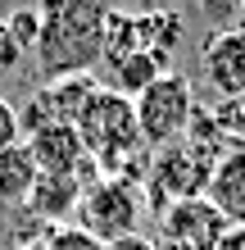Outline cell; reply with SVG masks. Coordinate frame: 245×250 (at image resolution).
<instances>
[{
  "instance_id": "6da1fadb",
  "label": "cell",
  "mask_w": 245,
  "mask_h": 250,
  "mask_svg": "<svg viewBox=\"0 0 245 250\" xmlns=\"http://www.w3.org/2000/svg\"><path fill=\"white\" fill-rule=\"evenodd\" d=\"M37 68L46 82L82 78L105 60V5L91 0H55L41 9V37H37Z\"/></svg>"
},
{
  "instance_id": "7a4b0ae2",
  "label": "cell",
  "mask_w": 245,
  "mask_h": 250,
  "mask_svg": "<svg viewBox=\"0 0 245 250\" xmlns=\"http://www.w3.org/2000/svg\"><path fill=\"white\" fill-rule=\"evenodd\" d=\"M73 127H77L86 155L100 164V173H105V178H118L123 164L136 155V146H141L132 100L118 96V91H109V86H95V96L86 100V109L77 114Z\"/></svg>"
},
{
  "instance_id": "3957f363",
  "label": "cell",
  "mask_w": 245,
  "mask_h": 250,
  "mask_svg": "<svg viewBox=\"0 0 245 250\" xmlns=\"http://www.w3.org/2000/svg\"><path fill=\"white\" fill-rule=\"evenodd\" d=\"M132 109H136L141 146L164 150V146L191 137V123H195V86H191L186 73L168 68L159 82H150L146 91L132 100Z\"/></svg>"
},
{
  "instance_id": "277c9868",
  "label": "cell",
  "mask_w": 245,
  "mask_h": 250,
  "mask_svg": "<svg viewBox=\"0 0 245 250\" xmlns=\"http://www.w3.org/2000/svg\"><path fill=\"white\" fill-rule=\"evenodd\" d=\"M141 187L136 178H100L82 191V205H77V228L91 232L95 241H123V237H136V223H141Z\"/></svg>"
},
{
  "instance_id": "5b68a950",
  "label": "cell",
  "mask_w": 245,
  "mask_h": 250,
  "mask_svg": "<svg viewBox=\"0 0 245 250\" xmlns=\"http://www.w3.org/2000/svg\"><path fill=\"white\" fill-rule=\"evenodd\" d=\"M213 164H218V159H213L209 146H200L195 137H182V141L164 146V150H154V159H150L154 200H164V209H168V205H177V200L205 196V187L213 178Z\"/></svg>"
},
{
  "instance_id": "8992f818",
  "label": "cell",
  "mask_w": 245,
  "mask_h": 250,
  "mask_svg": "<svg viewBox=\"0 0 245 250\" xmlns=\"http://www.w3.org/2000/svg\"><path fill=\"white\" fill-rule=\"evenodd\" d=\"M200 78L223 105L245 100V23L213 27L200 46Z\"/></svg>"
},
{
  "instance_id": "52a82bcc",
  "label": "cell",
  "mask_w": 245,
  "mask_h": 250,
  "mask_svg": "<svg viewBox=\"0 0 245 250\" xmlns=\"http://www.w3.org/2000/svg\"><path fill=\"white\" fill-rule=\"evenodd\" d=\"M227 232L232 228L223 223V214L213 209L205 196L177 200V205L164 209V241L177 246V250H218V241Z\"/></svg>"
},
{
  "instance_id": "ba28073f",
  "label": "cell",
  "mask_w": 245,
  "mask_h": 250,
  "mask_svg": "<svg viewBox=\"0 0 245 250\" xmlns=\"http://www.w3.org/2000/svg\"><path fill=\"white\" fill-rule=\"evenodd\" d=\"M205 200L223 214L227 228H245V141L227 146L213 164V178L205 187Z\"/></svg>"
},
{
  "instance_id": "9c48e42d",
  "label": "cell",
  "mask_w": 245,
  "mask_h": 250,
  "mask_svg": "<svg viewBox=\"0 0 245 250\" xmlns=\"http://www.w3.org/2000/svg\"><path fill=\"white\" fill-rule=\"evenodd\" d=\"M23 146L32 155L37 173H73L77 178V168L86 164V146L73 123H50V127L32 132V137H23Z\"/></svg>"
},
{
  "instance_id": "30bf717a",
  "label": "cell",
  "mask_w": 245,
  "mask_h": 250,
  "mask_svg": "<svg viewBox=\"0 0 245 250\" xmlns=\"http://www.w3.org/2000/svg\"><path fill=\"white\" fill-rule=\"evenodd\" d=\"M82 182L73 173H41L32 196H27V209L32 218H41L46 228H64V218H77V205H82Z\"/></svg>"
},
{
  "instance_id": "8fae6325",
  "label": "cell",
  "mask_w": 245,
  "mask_h": 250,
  "mask_svg": "<svg viewBox=\"0 0 245 250\" xmlns=\"http://www.w3.org/2000/svg\"><path fill=\"white\" fill-rule=\"evenodd\" d=\"M95 86L100 78L95 73H82V78H59V82H46V86H37V100H41V109L50 114V123H77V114L86 109V100L95 96Z\"/></svg>"
},
{
  "instance_id": "7c38bea8",
  "label": "cell",
  "mask_w": 245,
  "mask_h": 250,
  "mask_svg": "<svg viewBox=\"0 0 245 250\" xmlns=\"http://www.w3.org/2000/svg\"><path fill=\"white\" fill-rule=\"evenodd\" d=\"M164 73H168V60H159L154 50H136V55H127V60L109 64V91L136 100L150 82H159Z\"/></svg>"
},
{
  "instance_id": "4fadbf2b",
  "label": "cell",
  "mask_w": 245,
  "mask_h": 250,
  "mask_svg": "<svg viewBox=\"0 0 245 250\" xmlns=\"http://www.w3.org/2000/svg\"><path fill=\"white\" fill-rule=\"evenodd\" d=\"M37 164L32 155H27V146H9V150H0V205H27V196H32L37 187Z\"/></svg>"
},
{
  "instance_id": "5bb4252c",
  "label": "cell",
  "mask_w": 245,
  "mask_h": 250,
  "mask_svg": "<svg viewBox=\"0 0 245 250\" xmlns=\"http://www.w3.org/2000/svg\"><path fill=\"white\" fill-rule=\"evenodd\" d=\"M5 27H9L14 46H19L23 55L37 50V37H41V9H14V14H5Z\"/></svg>"
},
{
  "instance_id": "9a60e30c",
  "label": "cell",
  "mask_w": 245,
  "mask_h": 250,
  "mask_svg": "<svg viewBox=\"0 0 245 250\" xmlns=\"http://www.w3.org/2000/svg\"><path fill=\"white\" fill-rule=\"evenodd\" d=\"M41 250H105V241H95L91 232H82L77 223H64V228H50Z\"/></svg>"
},
{
  "instance_id": "2e32d148",
  "label": "cell",
  "mask_w": 245,
  "mask_h": 250,
  "mask_svg": "<svg viewBox=\"0 0 245 250\" xmlns=\"http://www.w3.org/2000/svg\"><path fill=\"white\" fill-rule=\"evenodd\" d=\"M19 141H23V132H19V105L0 96V150H9V146H19Z\"/></svg>"
},
{
  "instance_id": "e0dca14e",
  "label": "cell",
  "mask_w": 245,
  "mask_h": 250,
  "mask_svg": "<svg viewBox=\"0 0 245 250\" xmlns=\"http://www.w3.org/2000/svg\"><path fill=\"white\" fill-rule=\"evenodd\" d=\"M23 64V50L14 46V37H9V27H5V19H0V73H14Z\"/></svg>"
},
{
  "instance_id": "ac0fdd59",
  "label": "cell",
  "mask_w": 245,
  "mask_h": 250,
  "mask_svg": "<svg viewBox=\"0 0 245 250\" xmlns=\"http://www.w3.org/2000/svg\"><path fill=\"white\" fill-rule=\"evenodd\" d=\"M105 250H159V246H154V241H146V237H141V232H136V237H123V241H109Z\"/></svg>"
},
{
  "instance_id": "d6986e66",
  "label": "cell",
  "mask_w": 245,
  "mask_h": 250,
  "mask_svg": "<svg viewBox=\"0 0 245 250\" xmlns=\"http://www.w3.org/2000/svg\"><path fill=\"white\" fill-rule=\"evenodd\" d=\"M241 137H245V100H241Z\"/></svg>"
},
{
  "instance_id": "ffe728a7",
  "label": "cell",
  "mask_w": 245,
  "mask_h": 250,
  "mask_svg": "<svg viewBox=\"0 0 245 250\" xmlns=\"http://www.w3.org/2000/svg\"><path fill=\"white\" fill-rule=\"evenodd\" d=\"M14 250H41V246H14Z\"/></svg>"
}]
</instances>
